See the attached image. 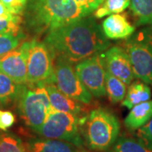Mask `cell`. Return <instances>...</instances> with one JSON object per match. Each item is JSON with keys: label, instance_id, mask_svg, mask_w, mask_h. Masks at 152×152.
I'll return each mask as SVG.
<instances>
[{"label": "cell", "instance_id": "cell-6", "mask_svg": "<svg viewBox=\"0 0 152 152\" xmlns=\"http://www.w3.org/2000/svg\"><path fill=\"white\" fill-rule=\"evenodd\" d=\"M135 78L152 86V36L145 32L129 37L124 43Z\"/></svg>", "mask_w": 152, "mask_h": 152}, {"label": "cell", "instance_id": "cell-30", "mask_svg": "<svg viewBox=\"0 0 152 152\" xmlns=\"http://www.w3.org/2000/svg\"><path fill=\"white\" fill-rule=\"evenodd\" d=\"M151 32H152V23H151Z\"/></svg>", "mask_w": 152, "mask_h": 152}, {"label": "cell", "instance_id": "cell-32", "mask_svg": "<svg viewBox=\"0 0 152 152\" xmlns=\"http://www.w3.org/2000/svg\"><path fill=\"white\" fill-rule=\"evenodd\" d=\"M112 152H115V151H112Z\"/></svg>", "mask_w": 152, "mask_h": 152}, {"label": "cell", "instance_id": "cell-2", "mask_svg": "<svg viewBox=\"0 0 152 152\" xmlns=\"http://www.w3.org/2000/svg\"><path fill=\"white\" fill-rule=\"evenodd\" d=\"M75 0H31L26 16L29 29L36 33H48L83 18Z\"/></svg>", "mask_w": 152, "mask_h": 152}, {"label": "cell", "instance_id": "cell-3", "mask_svg": "<svg viewBox=\"0 0 152 152\" xmlns=\"http://www.w3.org/2000/svg\"><path fill=\"white\" fill-rule=\"evenodd\" d=\"M82 124L86 143L95 151L108 150L119 134V121L113 113L105 108L92 110Z\"/></svg>", "mask_w": 152, "mask_h": 152}, {"label": "cell", "instance_id": "cell-18", "mask_svg": "<svg viewBox=\"0 0 152 152\" xmlns=\"http://www.w3.org/2000/svg\"><path fill=\"white\" fill-rule=\"evenodd\" d=\"M106 93L112 103L116 104L124 99L127 93V85L118 78L106 73Z\"/></svg>", "mask_w": 152, "mask_h": 152}, {"label": "cell", "instance_id": "cell-15", "mask_svg": "<svg viewBox=\"0 0 152 152\" xmlns=\"http://www.w3.org/2000/svg\"><path fill=\"white\" fill-rule=\"evenodd\" d=\"M152 118V100L135 105L124 119V124L130 130H137Z\"/></svg>", "mask_w": 152, "mask_h": 152}, {"label": "cell", "instance_id": "cell-24", "mask_svg": "<svg viewBox=\"0 0 152 152\" xmlns=\"http://www.w3.org/2000/svg\"><path fill=\"white\" fill-rule=\"evenodd\" d=\"M20 15H15L9 20H0V34H22Z\"/></svg>", "mask_w": 152, "mask_h": 152}, {"label": "cell", "instance_id": "cell-12", "mask_svg": "<svg viewBox=\"0 0 152 152\" xmlns=\"http://www.w3.org/2000/svg\"><path fill=\"white\" fill-rule=\"evenodd\" d=\"M102 31L106 37L112 40L127 39L135 31V27L132 26L124 14H113L106 18L102 22Z\"/></svg>", "mask_w": 152, "mask_h": 152}, {"label": "cell", "instance_id": "cell-16", "mask_svg": "<svg viewBox=\"0 0 152 152\" xmlns=\"http://www.w3.org/2000/svg\"><path fill=\"white\" fill-rule=\"evenodd\" d=\"M151 90L145 82L136 81L131 83L124 99L122 101V105L131 109L135 105L142 103L151 100Z\"/></svg>", "mask_w": 152, "mask_h": 152}, {"label": "cell", "instance_id": "cell-14", "mask_svg": "<svg viewBox=\"0 0 152 152\" xmlns=\"http://www.w3.org/2000/svg\"><path fill=\"white\" fill-rule=\"evenodd\" d=\"M27 152H79L80 148L69 142L53 139H31L25 143Z\"/></svg>", "mask_w": 152, "mask_h": 152}, {"label": "cell", "instance_id": "cell-4", "mask_svg": "<svg viewBox=\"0 0 152 152\" xmlns=\"http://www.w3.org/2000/svg\"><path fill=\"white\" fill-rule=\"evenodd\" d=\"M47 84H24L17 100L19 113L24 124L34 132L43 124L53 110Z\"/></svg>", "mask_w": 152, "mask_h": 152}, {"label": "cell", "instance_id": "cell-10", "mask_svg": "<svg viewBox=\"0 0 152 152\" xmlns=\"http://www.w3.org/2000/svg\"><path fill=\"white\" fill-rule=\"evenodd\" d=\"M31 41L24 42L17 48L0 56V71L19 84H26L27 59Z\"/></svg>", "mask_w": 152, "mask_h": 152}, {"label": "cell", "instance_id": "cell-7", "mask_svg": "<svg viewBox=\"0 0 152 152\" xmlns=\"http://www.w3.org/2000/svg\"><path fill=\"white\" fill-rule=\"evenodd\" d=\"M53 59L45 42L31 40L27 59L26 83L54 84Z\"/></svg>", "mask_w": 152, "mask_h": 152}, {"label": "cell", "instance_id": "cell-23", "mask_svg": "<svg viewBox=\"0 0 152 152\" xmlns=\"http://www.w3.org/2000/svg\"><path fill=\"white\" fill-rule=\"evenodd\" d=\"M22 34H0V56L5 54L10 51L17 48L23 38Z\"/></svg>", "mask_w": 152, "mask_h": 152}, {"label": "cell", "instance_id": "cell-28", "mask_svg": "<svg viewBox=\"0 0 152 152\" xmlns=\"http://www.w3.org/2000/svg\"><path fill=\"white\" fill-rule=\"evenodd\" d=\"M15 123V116L10 111L0 110V130L7 131Z\"/></svg>", "mask_w": 152, "mask_h": 152}, {"label": "cell", "instance_id": "cell-27", "mask_svg": "<svg viewBox=\"0 0 152 152\" xmlns=\"http://www.w3.org/2000/svg\"><path fill=\"white\" fill-rule=\"evenodd\" d=\"M15 15H21L28 0H0Z\"/></svg>", "mask_w": 152, "mask_h": 152}, {"label": "cell", "instance_id": "cell-22", "mask_svg": "<svg viewBox=\"0 0 152 152\" xmlns=\"http://www.w3.org/2000/svg\"><path fill=\"white\" fill-rule=\"evenodd\" d=\"M115 152H152L151 149L146 146L139 140L129 137H122L116 142Z\"/></svg>", "mask_w": 152, "mask_h": 152}, {"label": "cell", "instance_id": "cell-25", "mask_svg": "<svg viewBox=\"0 0 152 152\" xmlns=\"http://www.w3.org/2000/svg\"><path fill=\"white\" fill-rule=\"evenodd\" d=\"M137 136L139 140L152 150V118L147 124L138 129Z\"/></svg>", "mask_w": 152, "mask_h": 152}, {"label": "cell", "instance_id": "cell-19", "mask_svg": "<svg viewBox=\"0 0 152 152\" xmlns=\"http://www.w3.org/2000/svg\"><path fill=\"white\" fill-rule=\"evenodd\" d=\"M130 9L138 25L152 23V0H131Z\"/></svg>", "mask_w": 152, "mask_h": 152}, {"label": "cell", "instance_id": "cell-21", "mask_svg": "<svg viewBox=\"0 0 152 152\" xmlns=\"http://www.w3.org/2000/svg\"><path fill=\"white\" fill-rule=\"evenodd\" d=\"M0 152H27L20 138L10 132H0Z\"/></svg>", "mask_w": 152, "mask_h": 152}, {"label": "cell", "instance_id": "cell-29", "mask_svg": "<svg viewBox=\"0 0 152 152\" xmlns=\"http://www.w3.org/2000/svg\"><path fill=\"white\" fill-rule=\"evenodd\" d=\"M15 16V15L12 14V12L6 7V5L0 1V20H9Z\"/></svg>", "mask_w": 152, "mask_h": 152}, {"label": "cell", "instance_id": "cell-26", "mask_svg": "<svg viewBox=\"0 0 152 152\" xmlns=\"http://www.w3.org/2000/svg\"><path fill=\"white\" fill-rule=\"evenodd\" d=\"M80 6L84 17L88 16L103 3L104 0H75Z\"/></svg>", "mask_w": 152, "mask_h": 152}, {"label": "cell", "instance_id": "cell-8", "mask_svg": "<svg viewBox=\"0 0 152 152\" xmlns=\"http://www.w3.org/2000/svg\"><path fill=\"white\" fill-rule=\"evenodd\" d=\"M76 74L83 85L95 97L106 94V73L103 53H100L82 60L75 65Z\"/></svg>", "mask_w": 152, "mask_h": 152}, {"label": "cell", "instance_id": "cell-17", "mask_svg": "<svg viewBox=\"0 0 152 152\" xmlns=\"http://www.w3.org/2000/svg\"><path fill=\"white\" fill-rule=\"evenodd\" d=\"M23 85L17 83L0 71V103L6 106L16 102Z\"/></svg>", "mask_w": 152, "mask_h": 152}, {"label": "cell", "instance_id": "cell-9", "mask_svg": "<svg viewBox=\"0 0 152 152\" xmlns=\"http://www.w3.org/2000/svg\"><path fill=\"white\" fill-rule=\"evenodd\" d=\"M54 84L65 95L84 104H90L92 95L83 85L73 64L61 58H55Z\"/></svg>", "mask_w": 152, "mask_h": 152}, {"label": "cell", "instance_id": "cell-1", "mask_svg": "<svg viewBox=\"0 0 152 152\" xmlns=\"http://www.w3.org/2000/svg\"><path fill=\"white\" fill-rule=\"evenodd\" d=\"M44 42L53 58H61L74 64L110 47L102 28L91 18L83 17L47 34Z\"/></svg>", "mask_w": 152, "mask_h": 152}, {"label": "cell", "instance_id": "cell-31", "mask_svg": "<svg viewBox=\"0 0 152 152\" xmlns=\"http://www.w3.org/2000/svg\"><path fill=\"white\" fill-rule=\"evenodd\" d=\"M79 152H86V151H81V150H80Z\"/></svg>", "mask_w": 152, "mask_h": 152}, {"label": "cell", "instance_id": "cell-5", "mask_svg": "<svg viewBox=\"0 0 152 152\" xmlns=\"http://www.w3.org/2000/svg\"><path fill=\"white\" fill-rule=\"evenodd\" d=\"M80 127V120L78 115L53 109L43 124L35 132L43 138L69 142L81 148L85 143Z\"/></svg>", "mask_w": 152, "mask_h": 152}, {"label": "cell", "instance_id": "cell-20", "mask_svg": "<svg viewBox=\"0 0 152 152\" xmlns=\"http://www.w3.org/2000/svg\"><path fill=\"white\" fill-rule=\"evenodd\" d=\"M131 0H104L103 3L94 11V15L101 19L113 14H119L130 6Z\"/></svg>", "mask_w": 152, "mask_h": 152}, {"label": "cell", "instance_id": "cell-11", "mask_svg": "<svg viewBox=\"0 0 152 152\" xmlns=\"http://www.w3.org/2000/svg\"><path fill=\"white\" fill-rule=\"evenodd\" d=\"M103 56L107 70L126 85H130L135 76L126 50L119 46H113L107 49Z\"/></svg>", "mask_w": 152, "mask_h": 152}, {"label": "cell", "instance_id": "cell-13", "mask_svg": "<svg viewBox=\"0 0 152 152\" xmlns=\"http://www.w3.org/2000/svg\"><path fill=\"white\" fill-rule=\"evenodd\" d=\"M49 100L52 108L55 111L79 115L81 113L83 106L80 102L63 93L55 84H47Z\"/></svg>", "mask_w": 152, "mask_h": 152}]
</instances>
